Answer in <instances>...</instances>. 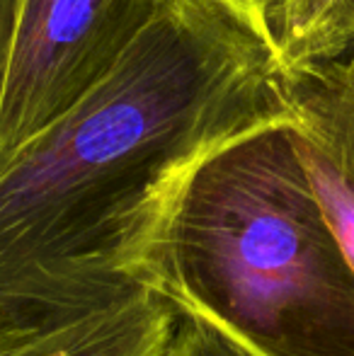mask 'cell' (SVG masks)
I'll use <instances>...</instances> for the list:
<instances>
[{
  "label": "cell",
  "mask_w": 354,
  "mask_h": 356,
  "mask_svg": "<svg viewBox=\"0 0 354 356\" xmlns=\"http://www.w3.org/2000/svg\"><path fill=\"white\" fill-rule=\"evenodd\" d=\"M86 320L61 296L0 289V356H49L71 342Z\"/></svg>",
  "instance_id": "7"
},
{
  "label": "cell",
  "mask_w": 354,
  "mask_h": 356,
  "mask_svg": "<svg viewBox=\"0 0 354 356\" xmlns=\"http://www.w3.org/2000/svg\"><path fill=\"white\" fill-rule=\"evenodd\" d=\"M163 356H248L226 337L192 315L179 313L175 332Z\"/></svg>",
  "instance_id": "8"
},
{
  "label": "cell",
  "mask_w": 354,
  "mask_h": 356,
  "mask_svg": "<svg viewBox=\"0 0 354 356\" xmlns=\"http://www.w3.org/2000/svg\"><path fill=\"white\" fill-rule=\"evenodd\" d=\"M279 66L332 61L354 54V0H284L269 19Z\"/></svg>",
  "instance_id": "6"
},
{
  "label": "cell",
  "mask_w": 354,
  "mask_h": 356,
  "mask_svg": "<svg viewBox=\"0 0 354 356\" xmlns=\"http://www.w3.org/2000/svg\"><path fill=\"white\" fill-rule=\"evenodd\" d=\"M134 282L248 356H354V269L289 119L231 138L184 177Z\"/></svg>",
  "instance_id": "2"
},
{
  "label": "cell",
  "mask_w": 354,
  "mask_h": 356,
  "mask_svg": "<svg viewBox=\"0 0 354 356\" xmlns=\"http://www.w3.org/2000/svg\"><path fill=\"white\" fill-rule=\"evenodd\" d=\"M293 143L354 269V54L284 68Z\"/></svg>",
  "instance_id": "4"
},
{
  "label": "cell",
  "mask_w": 354,
  "mask_h": 356,
  "mask_svg": "<svg viewBox=\"0 0 354 356\" xmlns=\"http://www.w3.org/2000/svg\"><path fill=\"white\" fill-rule=\"evenodd\" d=\"M287 119L260 32L216 0H166L112 71L0 168V289L134 282L184 177Z\"/></svg>",
  "instance_id": "1"
},
{
  "label": "cell",
  "mask_w": 354,
  "mask_h": 356,
  "mask_svg": "<svg viewBox=\"0 0 354 356\" xmlns=\"http://www.w3.org/2000/svg\"><path fill=\"white\" fill-rule=\"evenodd\" d=\"M166 0H0V168L95 88Z\"/></svg>",
  "instance_id": "3"
},
{
  "label": "cell",
  "mask_w": 354,
  "mask_h": 356,
  "mask_svg": "<svg viewBox=\"0 0 354 356\" xmlns=\"http://www.w3.org/2000/svg\"><path fill=\"white\" fill-rule=\"evenodd\" d=\"M177 318L166 298L136 286L49 356H163Z\"/></svg>",
  "instance_id": "5"
},
{
  "label": "cell",
  "mask_w": 354,
  "mask_h": 356,
  "mask_svg": "<svg viewBox=\"0 0 354 356\" xmlns=\"http://www.w3.org/2000/svg\"><path fill=\"white\" fill-rule=\"evenodd\" d=\"M216 3L236 13L241 19H246L255 32H260L269 42V19L284 0H216Z\"/></svg>",
  "instance_id": "9"
}]
</instances>
